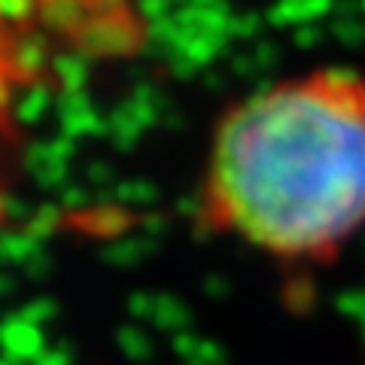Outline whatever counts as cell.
Segmentation results:
<instances>
[{"label": "cell", "mask_w": 365, "mask_h": 365, "mask_svg": "<svg viewBox=\"0 0 365 365\" xmlns=\"http://www.w3.org/2000/svg\"><path fill=\"white\" fill-rule=\"evenodd\" d=\"M195 220L283 265H332L365 232V73L314 67L232 104Z\"/></svg>", "instance_id": "1"}]
</instances>
